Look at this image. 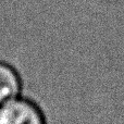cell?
I'll return each mask as SVG.
<instances>
[{"label":"cell","instance_id":"2","mask_svg":"<svg viewBox=\"0 0 124 124\" xmlns=\"http://www.w3.org/2000/svg\"><path fill=\"white\" fill-rule=\"evenodd\" d=\"M22 87V78L16 69L0 60V106L21 96Z\"/></svg>","mask_w":124,"mask_h":124},{"label":"cell","instance_id":"1","mask_svg":"<svg viewBox=\"0 0 124 124\" xmlns=\"http://www.w3.org/2000/svg\"><path fill=\"white\" fill-rule=\"evenodd\" d=\"M0 124H47L43 110L35 101L16 97L0 106Z\"/></svg>","mask_w":124,"mask_h":124}]
</instances>
